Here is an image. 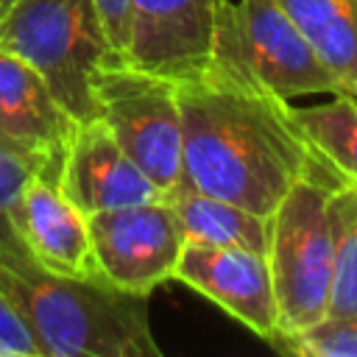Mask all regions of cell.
<instances>
[{"instance_id":"obj_1","label":"cell","mask_w":357,"mask_h":357,"mask_svg":"<svg viewBox=\"0 0 357 357\" xmlns=\"http://www.w3.org/2000/svg\"><path fill=\"white\" fill-rule=\"evenodd\" d=\"M176 84L181 184L271 218L315 156L290 117V100L223 61Z\"/></svg>"},{"instance_id":"obj_2","label":"cell","mask_w":357,"mask_h":357,"mask_svg":"<svg viewBox=\"0 0 357 357\" xmlns=\"http://www.w3.org/2000/svg\"><path fill=\"white\" fill-rule=\"evenodd\" d=\"M0 290L25 321L39 357H162L148 296L103 279L61 276L33 259L0 262Z\"/></svg>"},{"instance_id":"obj_3","label":"cell","mask_w":357,"mask_h":357,"mask_svg":"<svg viewBox=\"0 0 357 357\" xmlns=\"http://www.w3.org/2000/svg\"><path fill=\"white\" fill-rule=\"evenodd\" d=\"M354 220L357 187L315 153L271 215L268 265L279 310L276 349L326 315L337 248Z\"/></svg>"},{"instance_id":"obj_4","label":"cell","mask_w":357,"mask_h":357,"mask_svg":"<svg viewBox=\"0 0 357 357\" xmlns=\"http://www.w3.org/2000/svg\"><path fill=\"white\" fill-rule=\"evenodd\" d=\"M0 47L31 64L78 123L98 117L95 84L117 56L92 0H14L0 11Z\"/></svg>"},{"instance_id":"obj_5","label":"cell","mask_w":357,"mask_h":357,"mask_svg":"<svg viewBox=\"0 0 357 357\" xmlns=\"http://www.w3.org/2000/svg\"><path fill=\"white\" fill-rule=\"evenodd\" d=\"M212 61L229 64L282 100L343 92L276 0L229 3Z\"/></svg>"},{"instance_id":"obj_6","label":"cell","mask_w":357,"mask_h":357,"mask_svg":"<svg viewBox=\"0 0 357 357\" xmlns=\"http://www.w3.org/2000/svg\"><path fill=\"white\" fill-rule=\"evenodd\" d=\"M98 117L167 195L181 184V109L173 78L109 61L95 84Z\"/></svg>"},{"instance_id":"obj_7","label":"cell","mask_w":357,"mask_h":357,"mask_svg":"<svg viewBox=\"0 0 357 357\" xmlns=\"http://www.w3.org/2000/svg\"><path fill=\"white\" fill-rule=\"evenodd\" d=\"M89 237L98 276L137 296H151L173 279L184 248V234L167 198L92 212Z\"/></svg>"},{"instance_id":"obj_8","label":"cell","mask_w":357,"mask_h":357,"mask_svg":"<svg viewBox=\"0 0 357 357\" xmlns=\"http://www.w3.org/2000/svg\"><path fill=\"white\" fill-rule=\"evenodd\" d=\"M231 0H128V45L123 61L187 81L212 56Z\"/></svg>"},{"instance_id":"obj_9","label":"cell","mask_w":357,"mask_h":357,"mask_svg":"<svg viewBox=\"0 0 357 357\" xmlns=\"http://www.w3.org/2000/svg\"><path fill=\"white\" fill-rule=\"evenodd\" d=\"M173 279L218 304L259 340L276 346L279 310L268 254L251 248L184 243Z\"/></svg>"},{"instance_id":"obj_10","label":"cell","mask_w":357,"mask_h":357,"mask_svg":"<svg viewBox=\"0 0 357 357\" xmlns=\"http://www.w3.org/2000/svg\"><path fill=\"white\" fill-rule=\"evenodd\" d=\"M78 120L59 103L45 78L0 47V148L56 178Z\"/></svg>"},{"instance_id":"obj_11","label":"cell","mask_w":357,"mask_h":357,"mask_svg":"<svg viewBox=\"0 0 357 357\" xmlns=\"http://www.w3.org/2000/svg\"><path fill=\"white\" fill-rule=\"evenodd\" d=\"M56 181L64 195L86 215L165 198L100 117L78 123L59 165Z\"/></svg>"},{"instance_id":"obj_12","label":"cell","mask_w":357,"mask_h":357,"mask_svg":"<svg viewBox=\"0 0 357 357\" xmlns=\"http://www.w3.org/2000/svg\"><path fill=\"white\" fill-rule=\"evenodd\" d=\"M17 229L31 259L53 273L100 279L89 237V215L78 209L56 178L33 173L20 195Z\"/></svg>"},{"instance_id":"obj_13","label":"cell","mask_w":357,"mask_h":357,"mask_svg":"<svg viewBox=\"0 0 357 357\" xmlns=\"http://www.w3.org/2000/svg\"><path fill=\"white\" fill-rule=\"evenodd\" d=\"M167 204L176 212L184 243L220 245V248H251L268 254L271 218H262L226 198L178 184L170 190Z\"/></svg>"},{"instance_id":"obj_14","label":"cell","mask_w":357,"mask_h":357,"mask_svg":"<svg viewBox=\"0 0 357 357\" xmlns=\"http://www.w3.org/2000/svg\"><path fill=\"white\" fill-rule=\"evenodd\" d=\"M304 33L315 56L337 78L340 89L357 95V0H276Z\"/></svg>"},{"instance_id":"obj_15","label":"cell","mask_w":357,"mask_h":357,"mask_svg":"<svg viewBox=\"0 0 357 357\" xmlns=\"http://www.w3.org/2000/svg\"><path fill=\"white\" fill-rule=\"evenodd\" d=\"M290 117L310 148L357 187V95L335 92L318 106H290Z\"/></svg>"},{"instance_id":"obj_16","label":"cell","mask_w":357,"mask_h":357,"mask_svg":"<svg viewBox=\"0 0 357 357\" xmlns=\"http://www.w3.org/2000/svg\"><path fill=\"white\" fill-rule=\"evenodd\" d=\"M39 173L28 159L0 148V262L8 259H31L20 229H17V206L28 178Z\"/></svg>"},{"instance_id":"obj_17","label":"cell","mask_w":357,"mask_h":357,"mask_svg":"<svg viewBox=\"0 0 357 357\" xmlns=\"http://www.w3.org/2000/svg\"><path fill=\"white\" fill-rule=\"evenodd\" d=\"M279 349L304 357H357V315L349 318L324 315L312 326L282 340Z\"/></svg>"},{"instance_id":"obj_18","label":"cell","mask_w":357,"mask_h":357,"mask_svg":"<svg viewBox=\"0 0 357 357\" xmlns=\"http://www.w3.org/2000/svg\"><path fill=\"white\" fill-rule=\"evenodd\" d=\"M326 315L329 318L357 315V220L346 231V237H343V243L337 248Z\"/></svg>"},{"instance_id":"obj_19","label":"cell","mask_w":357,"mask_h":357,"mask_svg":"<svg viewBox=\"0 0 357 357\" xmlns=\"http://www.w3.org/2000/svg\"><path fill=\"white\" fill-rule=\"evenodd\" d=\"M0 354L39 357V349H36L25 321L20 318V312L14 310V304L8 301V296L3 290H0Z\"/></svg>"},{"instance_id":"obj_20","label":"cell","mask_w":357,"mask_h":357,"mask_svg":"<svg viewBox=\"0 0 357 357\" xmlns=\"http://www.w3.org/2000/svg\"><path fill=\"white\" fill-rule=\"evenodd\" d=\"M103 25V33L117 59L126 56L128 45V0H92Z\"/></svg>"},{"instance_id":"obj_21","label":"cell","mask_w":357,"mask_h":357,"mask_svg":"<svg viewBox=\"0 0 357 357\" xmlns=\"http://www.w3.org/2000/svg\"><path fill=\"white\" fill-rule=\"evenodd\" d=\"M11 3H14V0H0V11H3V8H8Z\"/></svg>"}]
</instances>
